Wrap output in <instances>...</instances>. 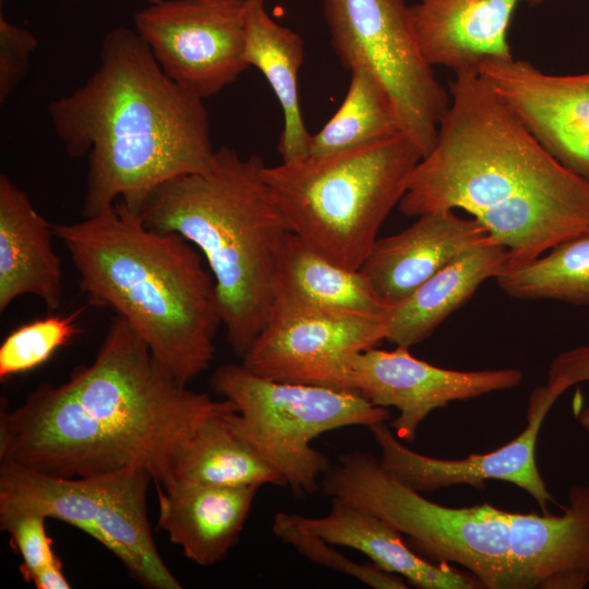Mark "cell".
Segmentation results:
<instances>
[{
    "label": "cell",
    "mask_w": 589,
    "mask_h": 589,
    "mask_svg": "<svg viewBox=\"0 0 589 589\" xmlns=\"http://www.w3.org/2000/svg\"><path fill=\"white\" fill-rule=\"evenodd\" d=\"M94 480L0 461V517L36 515L69 524L100 543Z\"/></svg>",
    "instance_id": "26"
},
{
    "label": "cell",
    "mask_w": 589,
    "mask_h": 589,
    "mask_svg": "<svg viewBox=\"0 0 589 589\" xmlns=\"http://www.w3.org/2000/svg\"><path fill=\"white\" fill-rule=\"evenodd\" d=\"M276 291L317 306L366 314H385L392 306L378 296L360 269L333 263L291 231L284 236L277 250Z\"/></svg>",
    "instance_id": "25"
},
{
    "label": "cell",
    "mask_w": 589,
    "mask_h": 589,
    "mask_svg": "<svg viewBox=\"0 0 589 589\" xmlns=\"http://www.w3.org/2000/svg\"><path fill=\"white\" fill-rule=\"evenodd\" d=\"M2 2V0H0Z\"/></svg>",
    "instance_id": "38"
},
{
    "label": "cell",
    "mask_w": 589,
    "mask_h": 589,
    "mask_svg": "<svg viewBox=\"0 0 589 589\" xmlns=\"http://www.w3.org/2000/svg\"><path fill=\"white\" fill-rule=\"evenodd\" d=\"M85 306L68 315H49L21 325L0 346V380L32 371L81 332L79 318Z\"/></svg>",
    "instance_id": "29"
},
{
    "label": "cell",
    "mask_w": 589,
    "mask_h": 589,
    "mask_svg": "<svg viewBox=\"0 0 589 589\" xmlns=\"http://www.w3.org/2000/svg\"><path fill=\"white\" fill-rule=\"evenodd\" d=\"M489 236L473 217H460L452 209L428 213L406 229L377 239L360 271L393 305Z\"/></svg>",
    "instance_id": "15"
},
{
    "label": "cell",
    "mask_w": 589,
    "mask_h": 589,
    "mask_svg": "<svg viewBox=\"0 0 589 589\" xmlns=\"http://www.w3.org/2000/svg\"><path fill=\"white\" fill-rule=\"evenodd\" d=\"M341 65L369 71L387 93L400 130L426 156L435 145L449 93L419 48L405 0H323Z\"/></svg>",
    "instance_id": "9"
},
{
    "label": "cell",
    "mask_w": 589,
    "mask_h": 589,
    "mask_svg": "<svg viewBox=\"0 0 589 589\" xmlns=\"http://www.w3.org/2000/svg\"><path fill=\"white\" fill-rule=\"evenodd\" d=\"M524 373L506 368L480 371L443 369L413 357L409 348L368 349L350 366L351 390L378 407H395L390 426L400 441L412 442L429 414L456 400L513 389Z\"/></svg>",
    "instance_id": "12"
},
{
    "label": "cell",
    "mask_w": 589,
    "mask_h": 589,
    "mask_svg": "<svg viewBox=\"0 0 589 589\" xmlns=\"http://www.w3.org/2000/svg\"><path fill=\"white\" fill-rule=\"evenodd\" d=\"M47 112L68 156H87L82 215L122 201L137 214L159 184L206 169L215 149L203 99L161 70L135 29L105 35L86 82Z\"/></svg>",
    "instance_id": "3"
},
{
    "label": "cell",
    "mask_w": 589,
    "mask_h": 589,
    "mask_svg": "<svg viewBox=\"0 0 589 589\" xmlns=\"http://www.w3.org/2000/svg\"><path fill=\"white\" fill-rule=\"evenodd\" d=\"M507 261V249L489 236L390 306L386 340L406 348L425 340L485 280L498 276Z\"/></svg>",
    "instance_id": "22"
},
{
    "label": "cell",
    "mask_w": 589,
    "mask_h": 589,
    "mask_svg": "<svg viewBox=\"0 0 589 589\" xmlns=\"http://www.w3.org/2000/svg\"><path fill=\"white\" fill-rule=\"evenodd\" d=\"M92 478L98 501L100 544L112 552L142 586L181 589L182 585L164 563L152 537L146 510L151 472L145 467L131 465Z\"/></svg>",
    "instance_id": "21"
},
{
    "label": "cell",
    "mask_w": 589,
    "mask_h": 589,
    "mask_svg": "<svg viewBox=\"0 0 589 589\" xmlns=\"http://www.w3.org/2000/svg\"><path fill=\"white\" fill-rule=\"evenodd\" d=\"M298 522L328 543L361 552L377 567L402 577L421 589L482 588L471 574L448 563L429 561L416 553L402 534L382 518L340 498H332L330 510L322 517L294 514Z\"/></svg>",
    "instance_id": "20"
},
{
    "label": "cell",
    "mask_w": 589,
    "mask_h": 589,
    "mask_svg": "<svg viewBox=\"0 0 589 589\" xmlns=\"http://www.w3.org/2000/svg\"><path fill=\"white\" fill-rule=\"evenodd\" d=\"M387 330L388 312L323 308L276 291L266 324L242 364L273 381L352 392V360L386 340Z\"/></svg>",
    "instance_id": "10"
},
{
    "label": "cell",
    "mask_w": 589,
    "mask_h": 589,
    "mask_svg": "<svg viewBox=\"0 0 589 589\" xmlns=\"http://www.w3.org/2000/svg\"><path fill=\"white\" fill-rule=\"evenodd\" d=\"M264 167L257 155L220 146L206 169L159 184L137 212L148 228L179 233L201 252L227 340L240 357L266 324L277 250L290 231Z\"/></svg>",
    "instance_id": "5"
},
{
    "label": "cell",
    "mask_w": 589,
    "mask_h": 589,
    "mask_svg": "<svg viewBox=\"0 0 589 589\" xmlns=\"http://www.w3.org/2000/svg\"><path fill=\"white\" fill-rule=\"evenodd\" d=\"M589 382V344L557 354L548 370L544 387L557 398L570 386Z\"/></svg>",
    "instance_id": "33"
},
{
    "label": "cell",
    "mask_w": 589,
    "mask_h": 589,
    "mask_svg": "<svg viewBox=\"0 0 589 589\" xmlns=\"http://www.w3.org/2000/svg\"><path fill=\"white\" fill-rule=\"evenodd\" d=\"M52 225L27 194L0 175V311L23 296L39 298L48 310L62 301L61 262L55 253Z\"/></svg>",
    "instance_id": "19"
},
{
    "label": "cell",
    "mask_w": 589,
    "mask_h": 589,
    "mask_svg": "<svg viewBox=\"0 0 589 589\" xmlns=\"http://www.w3.org/2000/svg\"><path fill=\"white\" fill-rule=\"evenodd\" d=\"M544 1L545 0H526V2L529 3L530 5L540 4Z\"/></svg>",
    "instance_id": "36"
},
{
    "label": "cell",
    "mask_w": 589,
    "mask_h": 589,
    "mask_svg": "<svg viewBox=\"0 0 589 589\" xmlns=\"http://www.w3.org/2000/svg\"><path fill=\"white\" fill-rule=\"evenodd\" d=\"M37 589H69L70 582L62 572L60 560L44 567L31 580Z\"/></svg>",
    "instance_id": "34"
},
{
    "label": "cell",
    "mask_w": 589,
    "mask_h": 589,
    "mask_svg": "<svg viewBox=\"0 0 589 589\" xmlns=\"http://www.w3.org/2000/svg\"><path fill=\"white\" fill-rule=\"evenodd\" d=\"M512 557L521 589L589 584V484L574 485L558 515L513 513Z\"/></svg>",
    "instance_id": "17"
},
{
    "label": "cell",
    "mask_w": 589,
    "mask_h": 589,
    "mask_svg": "<svg viewBox=\"0 0 589 589\" xmlns=\"http://www.w3.org/2000/svg\"><path fill=\"white\" fill-rule=\"evenodd\" d=\"M45 519L36 515L0 517V528L10 534L19 550L23 558L20 570L28 581L40 569L59 561L51 548L52 540L46 533Z\"/></svg>",
    "instance_id": "31"
},
{
    "label": "cell",
    "mask_w": 589,
    "mask_h": 589,
    "mask_svg": "<svg viewBox=\"0 0 589 589\" xmlns=\"http://www.w3.org/2000/svg\"><path fill=\"white\" fill-rule=\"evenodd\" d=\"M235 411L212 416L196 428L176 456L170 483L194 481L233 488L286 485L280 473L237 430L231 420Z\"/></svg>",
    "instance_id": "24"
},
{
    "label": "cell",
    "mask_w": 589,
    "mask_h": 589,
    "mask_svg": "<svg viewBox=\"0 0 589 589\" xmlns=\"http://www.w3.org/2000/svg\"><path fill=\"white\" fill-rule=\"evenodd\" d=\"M149 3L152 2H158V1H163V0H147ZM266 1V0H265Z\"/></svg>",
    "instance_id": "37"
},
{
    "label": "cell",
    "mask_w": 589,
    "mask_h": 589,
    "mask_svg": "<svg viewBox=\"0 0 589 589\" xmlns=\"http://www.w3.org/2000/svg\"><path fill=\"white\" fill-rule=\"evenodd\" d=\"M161 70L205 99L236 82L245 61V0H163L134 14Z\"/></svg>",
    "instance_id": "11"
},
{
    "label": "cell",
    "mask_w": 589,
    "mask_h": 589,
    "mask_svg": "<svg viewBox=\"0 0 589 589\" xmlns=\"http://www.w3.org/2000/svg\"><path fill=\"white\" fill-rule=\"evenodd\" d=\"M477 72L567 169L589 182V72L549 74L526 60H486Z\"/></svg>",
    "instance_id": "14"
},
{
    "label": "cell",
    "mask_w": 589,
    "mask_h": 589,
    "mask_svg": "<svg viewBox=\"0 0 589 589\" xmlns=\"http://www.w3.org/2000/svg\"><path fill=\"white\" fill-rule=\"evenodd\" d=\"M233 410L232 401L177 382L117 315L91 364L63 384L39 385L14 410L1 409L0 461L65 478L137 465L165 488L196 428Z\"/></svg>",
    "instance_id": "1"
},
{
    "label": "cell",
    "mask_w": 589,
    "mask_h": 589,
    "mask_svg": "<svg viewBox=\"0 0 589 589\" xmlns=\"http://www.w3.org/2000/svg\"><path fill=\"white\" fill-rule=\"evenodd\" d=\"M272 529L283 542L296 549L311 562L351 576L376 589H407L408 582L400 576L388 573L373 563L360 564L351 561L327 541L302 527L294 514L278 512L274 515Z\"/></svg>",
    "instance_id": "30"
},
{
    "label": "cell",
    "mask_w": 589,
    "mask_h": 589,
    "mask_svg": "<svg viewBox=\"0 0 589 589\" xmlns=\"http://www.w3.org/2000/svg\"><path fill=\"white\" fill-rule=\"evenodd\" d=\"M509 297L589 305V231L563 241L494 278Z\"/></svg>",
    "instance_id": "28"
},
{
    "label": "cell",
    "mask_w": 589,
    "mask_h": 589,
    "mask_svg": "<svg viewBox=\"0 0 589 589\" xmlns=\"http://www.w3.org/2000/svg\"><path fill=\"white\" fill-rule=\"evenodd\" d=\"M52 228L88 306L115 311L180 384L208 369L223 322L214 278L191 242L148 228L120 200Z\"/></svg>",
    "instance_id": "4"
},
{
    "label": "cell",
    "mask_w": 589,
    "mask_h": 589,
    "mask_svg": "<svg viewBox=\"0 0 589 589\" xmlns=\"http://www.w3.org/2000/svg\"><path fill=\"white\" fill-rule=\"evenodd\" d=\"M520 1L526 0H417L410 15L423 58L454 73L513 59L507 34Z\"/></svg>",
    "instance_id": "16"
},
{
    "label": "cell",
    "mask_w": 589,
    "mask_h": 589,
    "mask_svg": "<svg viewBox=\"0 0 589 589\" xmlns=\"http://www.w3.org/2000/svg\"><path fill=\"white\" fill-rule=\"evenodd\" d=\"M350 72V84L340 107L311 135L308 155L347 151L402 133L380 82L365 69L356 68Z\"/></svg>",
    "instance_id": "27"
},
{
    "label": "cell",
    "mask_w": 589,
    "mask_h": 589,
    "mask_svg": "<svg viewBox=\"0 0 589 589\" xmlns=\"http://www.w3.org/2000/svg\"><path fill=\"white\" fill-rule=\"evenodd\" d=\"M557 399L544 385L536 388L529 399L527 425L518 436L493 452L464 459H441L414 452L399 441L385 421L368 429L381 450L382 467L417 492L430 493L459 484L482 491L485 481L500 480L526 491L546 514L554 497L538 469L536 445L543 420Z\"/></svg>",
    "instance_id": "13"
},
{
    "label": "cell",
    "mask_w": 589,
    "mask_h": 589,
    "mask_svg": "<svg viewBox=\"0 0 589 589\" xmlns=\"http://www.w3.org/2000/svg\"><path fill=\"white\" fill-rule=\"evenodd\" d=\"M213 389L237 408V430L280 473L297 496L320 489L330 468L311 443L321 434L347 426H371L390 419L386 407L359 394L323 386L278 382L260 376L243 364L219 366Z\"/></svg>",
    "instance_id": "7"
},
{
    "label": "cell",
    "mask_w": 589,
    "mask_h": 589,
    "mask_svg": "<svg viewBox=\"0 0 589 589\" xmlns=\"http://www.w3.org/2000/svg\"><path fill=\"white\" fill-rule=\"evenodd\" d=\"M156 488L158 527L188 560L203 567L223 561L238 542L260 489L194 481Z\"/></svg>",
    "instance_id": "18"
},
{
    "label": "cell",
    "mask_w": 589,
    "mask_h": 589,
    "mask_svg": "<svg viewBox=\"0 0 589 589\" xmlns=\"http://www.w3.org/2000/svg\"><path fill=\"white\" fill-rule=\"evenodd\" d=\"M323 494L371 513L401 534L420 556L455 563L481 581L500 569L505 536L493 505L450 507L402 484L366 452L342 454L320 481Z\"/></svg>",
    "instance_id": "8"
},
{
    "label": "cell",
    "mask_w": 589,
    "mask_h": 589,
    "mask_svg": "<svg viewBox=\"0 0 589 589\" xmlns=\"http://www.w3.org/2000/svg\"><path fill=\"white\" fill-rule=\"evenodd\" d=\"M448 93L435 145L398 204L405 216L467 212L507 249L505 268L589 231V182L562 165L477 70L455 73Z\"/></svg>",
    "instance_id": "2"
},
{
    "label": "cell",
    "mask_w": 589,
    "mask_h": 589,
    "mask_svg": "<svg viewBox=\"0 0 589 589\" xmlns=\"http://www.w3.org/2000/svg\"><path fill=\"white\" fill-rule=\"evenodd\" d=\"M38 45L28 31L0 14V103L3 104L26 75L32 52Z\"/></svg>",
    "instance_id": "32"
},
{
    "label": "cell",
    "mask_w": 589,
    "mask_h": 589,
    "mask_svg": "<svg viewBox=\"0 0 589 589\" xmlns=\"http://www.w3.org/2000/svg\"><path fill=\"white\" fill-rule=\"evenodd\" d=\"M421 158L400 133L265 166L263 176L291 232L333 263L360 269Z\"/></svg>",
    "instance_id": "6"
},
{
    "label": "cell",
    "mask_w": 589,
    "mask_h": 589,
    "mask_svg": "<svg viewBox=\"0 0 589 589\" xmlns=\"http://www.w3.org/2000/svg\"><path fill=\"white\" fill-rule=\"evenodd\" d=\"M245 61L255 67L274 91L284 117L277 151L283 161L309 154L311 135L298 95V74L304 60L302 37L277 23L265 0H245Z\"/></svg>",
    "instance_id": "23"
},
{
    "label": "cell",
    "mask_w": 589,
    "mask_h": 589,
    "mask_svg": "<svg viewBox=\"0 0 589 589\" xmlns=\"http://www.w3.org/2000/svg\"><path fill=\"white\" fill-rule=\"evenodd\" d=\"M578 421L580 425L589 432V406L580 412Z\"/></svg>",
    "instance_id": "35"
}]
</instances>
